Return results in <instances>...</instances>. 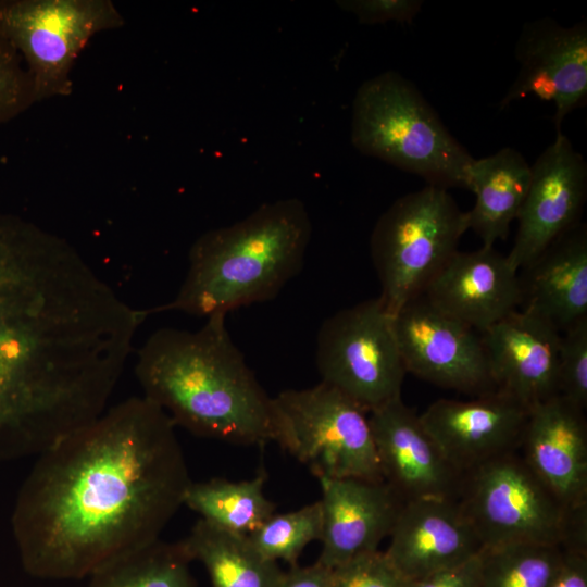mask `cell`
Instances as JSON below:
<instances>
[{"label":"cell","instance_id":"30","mask_svg":"<svg viewBox=\"0 0 587 587\" xmlns=\"http://www.w3.org/2000/svg\"><path fill=\"white\" fill-rule=\"evenodd\" d=\"M384 551L359 554L330 569V587H405Z\"/></svg>","mask_w":587,"mask_h":587},{"label":"cell","instance_id":"16","mask_svg":"<svg viewBox=\"0 0 587 587\" xmlns=\"http://www.w3.org/2000/svg\"><path fill=\"white\" fill-rule=\"evenodd\" d=\"M421 295L479 334L519 310L522 301L519 271L495 247L455 251Z\"/></svg>","mask_w":587,"mask_h":587},{"label":"cell","instance_id":"12","mask_svg":"<svg viewBox=\"0 0 587 587\" xmlns=\"http://www.w3.org/2000/svg\"><path fill=\"white\" fill-rule=\"evenodd\" d=\"M587 197V165L569 138L555 140L530 166V182L516 217L517 232L507 254L520 271L560 236L580 223Z\"/></svg>","mask_w":587,"mask_h":587},{"label":"cell","instance_id":"34","mask_svg":"<svg viewBox=\"0 0 587 587\" xmlns=\"http://www.w3.org/2000/svg\"><path fill=\"white\" fill-rule=\"evenodd\" d=\"M564 551L562 566L550 587H587V551Z\"/></svg>","mask_w":587,"mask_h":587},{"label":"cell","instance_id":"9","mask_svg":"<svg viewBox=\"0 0 587 587\" xmlns=\"http://www.w3.org/2000/svg\"><path fill=\"white\" fill-rule=\"evenodd\" d=\"M124 23L109 0H0V32L22 57L36 102L68 96L88 41Z\"/></svg>","mask_w":587,"mask_h":587},{"label":"cell","instance_id":"21","mask_svg":"<svg viewBox=\"0 0 587 587\" xmlns=\"http://www.w3.org/2000/svg\"><path fill=\"white\" fill-rule=\"evenodd\" d=\"M520 309L560 333L587 317V227L579 223L519 271Z\"/></svg>","mask_w":587,"mask_h":587},{"label":"cell","instance_id":"26","mask_svg":"<svg viewBox=\"0 0 587 587\" xmlns=\"http://www.w3.org/2000/svg\"><path fill=\"white\" fill-rule=\"evenodd\" d=\"M564 555L559 546L535 542L483 548L482 587H550Z\"/></svg>","mask_w":587,"mask_h":587},{"label":"cell","instance_id":"2","mask_svg":"<svg viewBox=\"0 0 587 587\" xmlns=\"http://www.w3.org/2000/svg\"><path fill=\"white\" fill-rule=\"evenodd\" d=\"M175 427L130 397L38 454L11 517L24 570L79 579L159 539L192 482Z\"/></svg>","mask_w":587,"mask_h":587},{"label":"cell","instance_id":"20","mask_svg":"<svg viewBox=\"0 0 587 587\" xmlns=\"http://www.w3.org/2000/svg\"><path fill=\"white\" fill-rule=\"evenodd\" d=\"M323 515L317 563L333 569L359 554L378 550L390 535L402 501L384 480L319 479Z\"/></svg>","mask_w":587,"mask_h":587},{"label":"cell","instance_id":"24","mask_svg":"<svg viewBox=\"0 0 587 587\" xmlns=\"http://www.w3.org/2000/svg\"><path fill=\"white\" fill-rule=\"evenodd\" d=\"M265 473L252 479L229 482L211 478L191 482L184 505L200 519L228 533L248 536L275 513V504L264 495Z\"/></svg>","mask_w":587,"mask_h":587},{"label":"cell","instance_id":"15","mask_svg":"<svg viewBox=\"0 0 587 587\" xmlns=\"http://www.w3.org/2000/svg\"><path fill=\"white\" fill-rule=\"evenodd\" d=\"M384 482L402 502L458 499L463 475L400 398L369 413Z\"/></svg>","mask_w":587,"mask_h":587},{"label":"cell","instance_id":"18","mask_svg":"<svg viewBox=\"0 0 587 587\" xmlns=\"http://www.w3.org/2000/svg\"><path fill=\"white\" fill-rule=\"evenodd\" d=\"M385 554L405 580L459 564L483 549L457 499L403 502Z\"/></svg>","mask_w":587,"mask_h":587},{"label":"cell","instance_id":"23","mask_svg":"<svg viewBox=\"0 0 587 587\" xmlns=\"http://www.w3.org/2000/svg\"><path fill=\"white\" fill-rule=\"evenodd\" d=\"M180 541L191 561L203 565L212 587H277L284 572L277 562L263 558L248 536L201 519Z\"/></svg>","mask_w":587,"mask_h":587},{"label":"cell","instance_id":"17","mask_svg":"<svg viewBox=\"0 0 587 587\" xmlns=\"http://www.w3.org/2000/svg\"><path fill=\"white\" fill-rule=\"evenodd\" d=\"M585 410L560 395L529 409L519 453L570 509L587 507Z\"/></svg>","mask_w":587,"mask_h":587},{"label":"cell","instance_id":"8","mask_svg":"<svg viewBox=\"0 0 587 587\" xmlns=\"http://www.w3.org/2000/svg\"><path fill=\"white\" fill-rule=\"evenodd\" d=\"M273 441L317 479L384 480L369 413L323 382L273 397Z\"/></svg>","mask_w":587,"mask_h":587},{"label":"cell","instance_id":"5","mask_svg":"<svg viewBox=\"0 0 587 587\" xmlns=\"http://www.w3.org/2000/svg\"><path fill=\"white\" fill-rule=\"evenodd\" d=\"M351 142L361 153L415 174L427 185L470 190L474 158L414 85L394 71L358 88Z\"/></svg>","mask_w":587,"mask_h":587},{"label":"cell","instance_id":"19","mask_svg":"<svg viewBox=\"0 0 587 587\" xmlns=\"http://www.w3.org/2000/svg\"><path fill=\"white\" fill-rule=\"evenodd\" d=\"M480 335L497 390L528 409L558 395L561 333L554 326L519 309Z\"/></svg>","mask_w":587,"mask_h":587},{"label":"cell","instance_id":"1","mask_svg":"<svg viewBox=\"0 0 587 587\" xmlns=\"http://www.w3.org/2000/svg\"><path fill=\"white\" fill-rule=\"evenodd\" d=\"M135 335L127 301L74 246L0 211V463L101 415Z\"/></svg>","mask_w":587,"mask_h":587},{"label":"cell","instance_id":"28","mask_svg":"<svg viewBox=\"0 0 587 587\" xmlns=\"http://www.w3.org/2000/svg\"><path fill=\"white\" fill-rule=\"evenodd\" d=\"M558 395L576 407H587V317L561 333Z\"/></svg>","mask_w":587,"mask_h":587},{"label":"cell","instance_id":"22","mask_svg":"<svg viewBox=\"0 0 587 587\" xmlns=\"http://www.w3.org/2000/svg\"><path fill=\"white\" fill-rule=\"evenodd\" d=\"M530 182V165L514 148L474 159L470 168V190L476 196L473 208L465 212L467 229H472L491 248L508 237L510 224L516 220Z\"/></svg>","mask_w":587,"mask_h":587},{"label":"cell","instance_id":"3","mask_svg":"<svg viewBox=\"0 0 587 587\" xmlns=\"http://www.w3.org/2000/svg\"><path fill=\"white\" fill-rule=\"evenodd\" d=\"M226 315L197 330L162 327L137 351L135 375L143 397L176 426L234 445L273 441L270 397L233 342Z\"/></svg>","mask_w":587,"mask_h":587},{"label":"cell","instance_id":"7","mask_svg":"<svg viewBox=\"0 0 587 587\" xmlns=\"http://www.w3.org/2000/svg\"><path fill=\"white\" fill-rule=\"evenodd\" d=\"M467 230L447 189L427 185L398 198L377 220L370 240L380 295L392 315L421 295Z\"/></svg>","mask_w":587,"mask_h":587},{"label":"cell","instance_id":"14","mask_svg":"<svg viewBox=\"0 0 587 587\" xmlns=\"http://www.w3.org/2000/svg\"><path fill=\"white\" fill-rule=\"evenodd\" d=\"M529 409L495 390L463 401L439 399L420 414L447 461L462 475L519 450Z\"/></svg>","mask_w":587,"mask_h":587},{"label":"cell","instance_id":"25","mask_svg":"<svg viewBox=\"0 0 587 587\" xmlns=\"http://www.w3.org/2000/svg\"><path fill=\"white\" fill-rule=\"evenodd\" d=\"M191 562L180 540L159 538L95 571L88 587H196Z\"/></svg>","mask_w":587,"mask_h":587},{"label":"cell","instance_id":"27","mask_svg":"<svg viewBox=\"0 0 587 587\" xmlns=\"http://www.w3.org/2000/svg\"><path fill=\"white\" fill-rule=\"evenodd\" d=\"M323 515L315 501L296 511L274 513L258 529L248 535L252 547L265 559L296 565L304 548L321 540Z\"/></svg>","mask_w":587,"mask_h":587},{"label":"cell","instance_id":"32","mask_svg":"<svg viewBox=\"0 0 587 587\" xmlns=\"http://www.w3.org/2000/svg\"><path fill=\"white\" fill-rule=\"evenodd\" d=\"M405 587H482L480 552L425 577L407 580Z\"/></svg>","mask_w":587,"mask_h":587},{"label":"cell","instance_id":"6","mask_svg":"<svg viewBox=\"0 0 587 587\" xmlns=\"http://www.w3.org/2000/svg\"><path fill=\"white\" fill-rule=\"evenodd\" d=\"M457 500L483 548L535 542L587 551V507H566L519 451L463 474Z\"/></svg>","mask_w":587,"mask_h":587},{"label":"cell","instance_id":"33","mask_svg":"<svg viewBox=\"0 0 587 587\" xmlns=\"http://www.w3.org/2000/svg\"><path fill=\"white\" fill-rule=\"evenodd\" d=\"M277 587H330V569L317 562L309 566L292 565L283 572Z\"/></svg>","mask_w":587,"mask_h":587},{"label":"cell","instance_id":"13","mask_svg":"<svg viewBox=\"0 0 587 587\" xmlns=\"http://www.w3.org/2000/svg\"><path fill=\"white\" fill-rule=\"evenodd\" d=\"M519 75L500 110L510 102L534 95L553 101V122L561 133L564 117L585 104L587 96V24L564 27L545 17L524 24L515 46Z\"/></svg>","mask_w":587,"mask_h":587},{"label":"cell","instance_id":"10","mask_svg":"<svg viewBox=\"0 0 587 587\" xmlns=\"http://www.w3.org/2000/svg\"><path fill=\"white\" fill-rule=\"evenodd\" d=\"M315 360L322 382L367 413L401 397L407 370L379 297L339 310L317 333Z\"/></svg>","mask_w":587,"mask_h":587},{"label":"cell","instance_id":"4","mask_svg":"<svg viewBox=\"0 0 587 587\" xmlns=\"http://www.w3.org/2000/svg\"><path fill=\"white\" fill-rule=\"evenodd\" d=\"M311 235L301 200L264 203L239 222L200 235L175 298L148 313L209 317L271 300L301 271Z\"/></svg>","mask_w":587,"mask_h":587},{"label":"cell","instance_id":"31","mask_svg":"<svg viewBox=\"0 0 587 587\" xmlns=\"http://www.w3.org/2000/svg\"><path fill=\"white\" fill-rule=\"evenodd\" d=\"M337 5L364 25L387 22L411 23L420 13L422 0H339Z\"/></svg>","mask_w":587,"mask_h":587},{"label":"cell","instance_id":"29","mask_svg":"<svg viewBox=\"0 0 587 587\" xmlns=\"http://www.w3.org/2000/svg\"><path fill=\"white\" fill-rule=\"evenodd\" d=\"M35 102L33 82L23 59L0 32V124L17 117Z\"/></svg>","mask_w":587,"mask_h":587},{"label":"cell","instance_id":"11","mask_svg":"<svg viewBox=\"0 0 587 587\" xmlns=\"http://www.w3.org/2000/svg\"><path fill=\"white\" fill-rule=\"evenodd\" d=\"M392 327L407 373L475 397L497 390L482 335L423 295L392 314Z\"/></svg>","mask_w":587,"mask_h":587}]
</instances>
